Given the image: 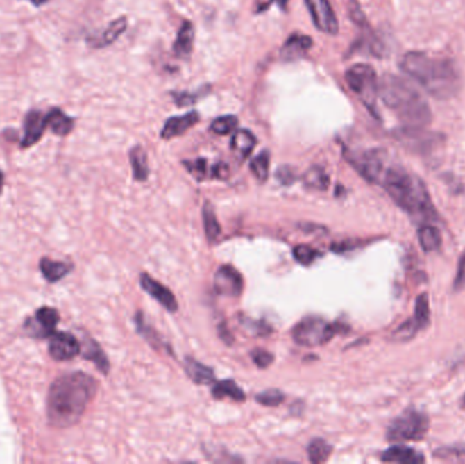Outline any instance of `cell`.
Masks as SVG:
<instances>
[{"label": "cell", "mask_w": 465, "mask_h": 464, "mask_svg": "<svg viewBox=\"0 0 465 464\" xmlns=\"http://www.w3.org/2000/svg\"><path fill=\"white\" fill-rule=\"evenodd\" d=\"M140 286L150 297H153L158 304H161L170 313L177 312L178 309L177 299L170 292V289H167V286H164L161 282H158L149 274L143 272L140 275Z\"/></svg>", "instance_id": "cell-14"}, {"label": "cell", "mask_w": 465, "mask_h": 464, "mask_svg": "<svg viewBox=\"0 0 465 464\" xmlns=\"http://www.w3.org/2000/svg\"><path fill=\"white\" fill-rule=\"evenodd\" d=\"M272 3H275V0H256L255 13H256V14L264 13V11H267V10L271 7Z\"/></svg>", "instance_id": "cell-46"}, {"label": "cell", "mask_w": 465, "mask_h": 464, "mask_svg": "<svg viewBox=\"0 0 465 464\" xmlns=\"http://www.w3.org/2000/svg\"><path fill=\"white\" fill-rule=\"evenodd\" d=\"M135 323H136V327H137L139 333L143 335L144 339H146L151 346H154L155 349H160V347L162 346V342H161V339L158 338V335L154 332L153 329H150V327L146 324V322L143 320V317H142L140 313L136 315V317H135Z\"/></svg>", "instance_id": "cell-36"}, {"label": "cell", "mask_w": 465, "mask_h": 464, "mask_svg": "<svg viewBox=\"0 0 465 464\" xmlns=\"http://www.w3.org/2000/svg\"><path fill=\"white\" fill-rule=\"evenodd\" d=\"M214 289L218 295L238 297L244 290V278L232 265H221L214 275Z\"/></svg>", "instance_id": "cell-11"}, {"label": "cell", "mask_w": 465, "mask_h": 464, "mask_svg": "<svg viewBox=\"0 0 465 464\" xmlns=\"http://www.w3.org/2000/svg\"><path fill=\"white\" fill-rule=\"evenodd\" d=\"M465 286V252L459 262V271H457V276L455 281V289L460 290Z\"/></svg>", "instance_id": "cell-43"}, {"label": "cell", "mask_w": 465, "mask_h": 464, "mask_svg": "<svg viewBox=\"0 0 465 464\" xmlns=\"http://www.w3.org/2000/svg\"><path fill=\"white\" fill-rule=\"evenodd\" d=\"M269 163H271V156L269 151H262L257 157H255L251 163V172L256 177L257 181L266 183L269 174Z\"/></svg>", "instance_id": "cell-32"}, {"label": "cell", "mask_w": 465, "mask_h": 464, "mask_svg": "<svg viewBox=\"0 0 465 464\" xmlns=\"http://www.w3.org/2000/svg\"><path fill=\"white\" fill-rule=\"evenodd\" d=\"M255 146H256V136L251 133L249 130H239V131H237V133L232 135V153L239 160H246L248 156L255 149Z\"/></svg>", "instance_id": "cell-21"}, {"label": "cell", "mask_w": 465, "mask_h": 464, "mask_svg": "<svg viewBox=\"0 0 465 464\" xmlns=\"http://www.w3.org/2000/svg\"><path fill=\"white\" fill-rule=\"evenodd\" d=\"M31 4H33L34 7H42L44 4L49 3L51 0H28Z\"/></svg>", "instance_id": "cell-47"}, {"label": "cell", "mask_w": 465, "mask_h": 464, "mask_svg": "<svg viewBox=\"0 0 465 464\" xmlns=\"http://www.w3.org/2000/svg\"><path fill=\"white\" fill-rule=\"evenodd\" d=\"M203 225L207 240L210 242H214L221 235V225L212 206L208 201L203 206Z\"/></svg>", "instance_id": "cell-29"}, {"label": "cell", "mask_w": 465, "mask_h": 464, "mask_svg": "<svg viewBox=\"0 0 465 464\" xmlns=\"http://www.w3.org/2000/svg\"><path fill=\"white\" fill-rule=\"evenodd\" d=\"M184 370L187 376L199 386H207L211 383H215V374L214 370L208 366L199 363L198 360L192 357H187L184 361Z\"/></svg>", "instance_id": "cell-20"}, {"label": "cell", "mask_w": 465, "mask_h": 464, "mask_svg": "<svg viewBox=\"0 0 465 464\" xmlns=\"http://www.w3.org/2000/svg\"><path fill=\"white\" fill-rule=\"evenodd\" d=\"M418 238H419L422 249L426 252H432V251L439 249L442 244L441 232L434 225H422L418 231Z\"/></svg>", "instance_id": "cell-24"}, {"label": "cell", "mask_w": 465, "mask_h": 464, "mask_svg": "<svg viewBox=\"0 0 465 464\" xmlns=\"http://www.w3.org/2000/svg\"><path fill=\"white\" fill-rule=\"evenodd\" d=\"M332 447L323 438H313L307 445V458L312 463H324L330 459Z\"/></svg>", "instance_id": "cell-28"}, {"label": "cell", "mask_w": 465, "mask_h": 464, "mask_svg": "<svg viewBox=\"0 0 465 464\" xmlns=\"http://www.w3.org/2000/svg\"><path fill=\"white\" fill-rule=\"evenodd\" d=\"M3 185H4V174H3V172L0 170V194H1V191H3Z\"/></svg>", "instance_id": "cell-49"}, {"label": "cell", "mask_w": 465, "mask_h": 464, "mask_svg": "<svg viewBox=\"0 0 465 464\" xmlns=\"http://www.w3.org/2000/svg\"><path fill=\"white\" fill-rule=\"evenodd\" d=\"M276 177H278V180H279L283 185H290V184H293V183L296 181V179H297L294 169L290 167V166H282V167H279V170H278V173H276Z\"/></svg>", "instance_id": "cell-41"}, {"label": "cell", "mask_w": 465, "mask_h": 464, "mask_svg": "<svg viewBox=\"0 0 465 464\" xmlns=\"http://www.w3.org/2000/svg\"><path fill=\"white\" fill-rule=\"evenodd\" d=\"M212 397L215 399L229 398L234 401H244L245 392L232 380H222L212 387Z\"/></svg>", "instance_id": "cell-26"}, {"label": "cell", "mask_w": 465, "mask_h": 464, "mask_svg": "<svg viewBox=\"0 0 465 464\" xmlns=\"http://www.w3.org/2000/svg\"><path fill=\"white\" fill-rule=\"evenodd\" d=\"M48 129L46 112L41 109H29L24 116L22 123V136L19 139V147L28 149L41 140Z\"/></svg>", "instance_id": "cell-9"}, {"label": "cell", "mask_w": 465, "mask_h": 464, "mask_svg": "<svg viewBox=\"0 0 465 464\" xmlns=\"http://www.w3.org/2000/svg\"><path fill=\"white\" fill-rule=\"evenodd\" d=\"M237 124H238V119L235 116H232V115L221 116L211 123L210 130L217 135H228L235 130Z\"/></svg>", "instance_id": "cell-35"}, {"label": "cell", "mask_w": 465, "mask_h": 464, "mask_svg": "<svg viewBox=\"0 0 465 464\" xmlns=\"http://www.w3.org/2000/svg\"><path fill=\"white\" fill-rule=\"evenodd\" d=\"M256 400L267 407H276L285 401V395L279 390H267L257 394Z\"/></svg>", "instance_id": "cell-37"}, {"label": "cell", "mask_w": 465, "mask_h": 464, "mask_svg": "<svg viewBox=\"0 0 465 464\" xmlns=\"http://www.w3.org/2000/svg\"><path fill=\"white\" fill-rule=\"evenodd\" d=\"M251 358H252V361L255 363V365L257 367H260V369L268 367L269 365L273 363V356L269 351L263 350V349H255L251 353Z\"/></svg>", "instance_id": "cell-39"}, {"label": "cell", "mask_w": 465, "mask_h": 464, "mask_svg": "<svg viewBox=\"0 0 465 464\" xmlns=\"http://www.w3.org/2000/svg\"><path fill=\"white\" fill-rule=\"evenodd\" d=\"M414 322L418 326L419 330L426 329L430 323V304H429V296L428 293H423L418 296L415 302V315Z\"/></svg>", "instance_id": "cell-30"}, {"label": "cell", "mask_w": 465, "mask_h": 464, "mask_svg": "<svg viewBox=\"0 0 465 464\" xmlns=\"http://www.w3.org/2000/svg\"><path fill=\"white\" fill-rule=\"evenodd\" d=\"M184 165L187 170L198 180H203L207 174V161L204 158H198L195 161H185Z\"/></svg>", "instance_id": "cell-38"}, {"label": "cell", "mask_w": 465, "mask_h": 464, "mask_svg": "<svg viewBox=\"0 0 465 464\" xmlns=\"http://www.w3.org/2000/svg\"><path fill=\"white\" fill-rule=\"evenodd\" d=\"M229 174V167L226 164H217L212 167V176L218 179H226Z\"/></svg>", "instance_id": "cell-45"}, {"label": "cell", "mask_w": 465, "mask_h": 464, "mask_svg": "<svg viewBox=\"0 0 465 464\" xmlns=\"http://www.w3.org/2000/svg\"><path fill=\"white\" fill-rule=\"evenodd\" d=\"M58 322H59L58 310L49 306H44L35 312L33 319L26 322L25 329L32 336L46 338L53 333Z\"/></svg>", "instance_id": "cell-13"}, {"label": "cell", "mask_w": 465, "mask_h": 464, "mask_svg": "<svg viewBox=\"0 0 465 464\" xmlns=\"http://www.w3.org/2000/svg\"><path fill=\"white\" fill-rule=\"evenodd\" d=\"M316 28L327 34H337L339 22L330 0H305Z\"/></svg>", "instance_id": "cell-10"}, {"label": "cell", "mask_w": 465, "mask_h": 464, "mask_svg": "<svg viewBox=\"0 0 465 464\" xmlns=\"http://www.w3.org/2000/svg\"><path fill=\"white\" fill-rule=\"evenodd\" d=\"M127 25H128V24H127V18H126V17L117 18V19H115L113 22L109 24V26L103 31V33L101 34V37L99 40L89 41V44H92V47H94V48L108 47V45H110L112 42H115L121 34L126 32Z\"/></svg>", "instance_id": "cell-22"}, {"label": "cell", "mask_w": 465, "mask_h": 464, "mask_svg": "<svg viewBox=\"0 0 465 464\" xmlns=\"http://www.w3.org/2000/svg\"><path fill=\"white\" fill-rule=\"evenodd\" d=\"M312 45H313V40L309 35L301 33L291 34L285 41L280 49V56L283 60H287V62L297 60L299 58L306 55V52L312 48Z\"/></svg>", "instance_id": "cell-15"}, {"label": "cell", "mask_w": 465, "mask_h": 464, "mask_svg": "<svg viewBox=\"0 0 465 464\" xmlns=\"http://www.w3.org/2000/svg\"><path fill=\"white\" fill-rule=\"evenodd\" d=\"M48 117V129L56 136H68L75 129V119L68 116L66 112L59 108L53 106L46 112Z\"/></svg>", "instance_id": "cell-17"}, {"label": "cell", "mask_w": 465, "mask_h": 464, "mask_svg": "<svg viewBox=\"0 0 465 464\" xmlns=\"http://www.w3.org/2000/svg\"><path fill=\"white\" fill-rule=\"evenodd\" d=\"M40 267H41V272L44 274V276L46 278L48 282L60 281L72 270V265H67L63 262H53V260H49L46 258H44L40 262Z\"/></svg>", "instance_id": "cell-27"}, {"label": "cell", "mask_w": 465, "mask_h": 464, "mask_svg": "<svg viewBox=\"0 0 465 464\" xmlns=\"http://www.w3.org/2000/svg\"><path fill=\"white\" fill-rule=\"evenodd\" d=\"M380 184L394 201L414 219L429 221L437 217L425 183L401 166L385 167Z\"/></svg>", "instance_id": "cell-3"}, {"label": "cell", "mask_w": 465, "mask_h": 464, "mask_svg": "<svg viewBox=\"0 0 465 464\" xmlns=\"http://www.w3.org/2000/svg\"><path fill=\"white\" fill-rule=\"evenodd\" d=\"M378 96L394 110L407 129L421 130L432 122L426 100L408 82L395 75H384L378 82Z\"/></svg>", "instance_id": "cell-4"}, {"label": "cell", "mask_w": 465, "mask_h": 464, "mask_svg": "<svg viewBox=\"0 0 465 464\" xmlns=\"http://www.w3.org/2000/svg\"><path fill=\"white\" fill-rule=\"evenodd\" d=\"M305 187L316 191H326L330 185V176L321 166H312L302 176Z\"/></svg>", "instance_id": "cell-23"}, {"label": "cell", "mask_w": 465, "mask_h": 464, "mask_svg": "<svg viewBox=\"0 0 465 464\" xmlns=\"http://www.w3.org/2000/svg\"><path fill=\"white\" fill-rule=\"evenodd\" d=\"M199 122V113L198 112H189L183 116H174L167 120L161 136L164 139H171L178 135H183L189 129H192Z\"/></svg>", "instance_id": "cell-16"}, {"label": "cell", "mask_w": 465, "mask_h": 464, "mask_svg": "<svg viewBox=\"0 0 465 464\" xmlns=\"http://www.w3.org/2000/svg\"><path fill=\"white\" fill-rule=\"evenodd\" d=\"M347 160L370 183H380L385 170V156L380 150H367L362 153H350Z\"/></svg>", "instance_id": "cell-8"}, {"label": "cell", "mask_w": 465, "mask_h": 464, "mask_svg": "<svg viewBox=\"0 0 465 464\" xmlns=\"http://www.w3.org/2000/svg\"><path fill=\"white\" fill-rule=\"evenodd\" d=\"M343 331V324L330 323L320 316H306L293 329L294 342L303 347H316L328 343L335 335Z\"/></svg>", "instance_id": "cell-5"}, {"label": "cell", "mask_w": 465, "mask_h": 464, "mask_svg": "<svg viewBox=\"0 0 465 464\" xmlns=\"http://www.w3.org/2000/svg\"><path fill=\"white\" fill-rule=\"evenodd\" d=\"M381 461L391 463L416 464L423 463L426 459L423 455L409 447L394 445L381 455Z\"/></svg>", "instance_id": "cell-18"}, {"label": "cell", "mask_w": 465, "mask_h": 464, "mask_svg": "<svg viewBox=\"0 0 465 464\" xmlns=\"http://www.w3.org/2000/svg\"><path fill=\"white\" fill-rule=\"evenodd\" d=\"M194 102H196V97L189 94V93L176 94V103L180 105V106H185V105H189V103H194Z\"/></svg>", "instance_id": "cell-44"}, {"label": "cell", "mask_w": 465, "mask_h": 464, "mask_svg": "<svg viewBox=\"0 0 465 464\" xmlns=\"http://www.w3.org/2000/svg\"><path fill=\"white\" fill-rule=\"evenodd\" d=\"M194 40H195V28L192 22H184L177 33L176 41L173 44V52L177 58L187 59L191 56L194 49Z\"/></svg>", "instance_id": "cell-19"}, {"label": "cell", "mask_w": 465, "mask_h": 464, "mask_svg": "<svg viewBox=\"0 0 465 464\" xmlns=\"http://www.w3.org/2000/svg\"><path fill=\"white\" fill-rule=\"evenodd\" d=\"M97 387V381L83 372H72L55 380L46 400L49 424L60 429L78 424L94 398Z\"/></svg>", "instance_id": "cell-1"}, {"label": "cell", "mask_w": 465, "mask_h": 464, "mask_svg": "<svg viewBox=\"0 0 465 464\" xmlns=\"http://www.w3.org/2000/svg\"><path fill=\"white\" fill-rule=\"evenodd\" d=\"M83 357L97 365V367L100 369L102 373L109 372V361L105 356V353L102 351V349L99 346V343H96L94 340L87 342V345L85 346V350H83Z\"/></svg>", "instance_id": "cell-31"}, {"label": "cell", "mask_w": 465, "mask_h": 464, "mask_svg": "<svg viewBox=\"0 0 465 464\" xmlns=\"http://www.w3.org/2000/svg\"><path fill=\"white\" fill-rule=\"evenodd\" d=\"M434 456L448 462H463L465 463V444L442 447L434 452Z\"/></svg>", "instance_id": "cell-33"}, {"label": "cell", "mask_w": 465, "mask_h": 464, "mask_svg": "<svg viewBox=\"0 0 465 464\" xmlns=\"http://www.w3.org/2000/svg\"><path fill=\"white\" fill-rule=\"evenodd\" d=\"M130 163L133 166V179L136 181H146L149 177L147 154L140 146H135L130 151Z\"/></svg>", "instance_id": "cell-25"}, {"label": "cell", "mask_w": 465, "mask_h": 464, "mask_svg": "<svg viewBox=\"0 0 465 464\" xmlns=\"http://www.w3.org/2000/svg\"><path fill=\"white\" fill-rule=\"evenodd\" d=\"M279 6H280V8H286V6H287V1L289 0H275Z\"/></svg>", "instance_id": "cell-48"}, {"label": "cell", "mask_w": 465, "mask_h": 464, "mask_svg": "<svg viewBox=\"0 0 465 464\" xmlns=\"http://www.w3.org/2000/svg\"><path fill=\"white\" fill-rule=\"evenodd\" d=\"M49 354L56 361H68L81 353L78 339L68 332H56L49 340Z\"/></svg>", "instance_id": "cell-12"}, {"label": "cell", "mask_w": 465, "mask_h": 464, "mask_svg": "<svg viewBox=\"0 0 465 464\" xmlns=\"http://www.w3.org/2000/svg\"><path fill=\"white\" fill-rule=\"evenodd\" d=\"M346 82L350 89L361 99L366 108L375 112V102L378 97V81L373 67L355 65L347 69Z\"/></svg>", "instance_id": "cell-7"}, {"label": "cell", "mask_w": 465, "mask_h": 464, "mask_svg": "<svg viewBox=\"0 0 465 464\" xmlns=\"http://www.w3.org/2000/svg\"><path fill=\"white\" fill-rule=\"evenodd\" d=\"M293 256H294L296 262H298L299 265H310L314 260H317L320 258V251H317L316 248H313L310 245L301 244V245L294 247Z\"/></svg>", "instance_id": "cell-34"}, {"label": "cell", "mask_w": 465, "mask_h": 464, "mask_svg": "<svg viewBox=\"0 0 465 464\" xmlns=\"http://www.w3.org/2000/svg\"><path fill=\"white\" fill-rule=\"evenodd\" d=\"M429 425V417L425 413L408 408L391 422L387 438L394 442L422 440L428 434Z\"/></svg>", "instance_id": "cell-6"}, {"label": "cell", "mask_w": 465, "mask_h": 464, "mask_svg": "<svg viewBox=\"0 0 465 464\" xmlns=\"http://www.w3.org/2000/svg\"><path fill=\"white\" fill-rule=\"evenodd\" d=\"M348 10H350V17H351V19H353L360 28H362V29H369V25H367V21H366L365 14L362 13L360 4H358L355 0H351V1H350V7H348Z\"/></svg>", "instance_id": "cell-40"}, {"label": "cell", "mask_w": 465, "mask_h": 464, "mask_svg": "<svg viewBox=\"0 0 465 464\" xmlns=\"http://www.w3.org/2000/svg\"><path fill=\"white\" fill-rule=\"evenodd\" d=\"M400 67L435 99H450L460 89L459 72L448 59L432 58L423 52H408L403 56Z\"/></svg>", "instance_id": "cell-2"}, {"label": "cell", "mask_w": 465, "mask_h": 464, "mask_svg": "<svg viewBox=\"0 0 465 464\" xmlns=\"http://www.w3.org/2000/svg\"><path fill=\"white\" fill-rule=\"evenodd\" d=\"M241 324H242V327H245V329H248V327H252V330L251 331L252 332H256L255 335H257V333H260V335H267V332H269V330L267 329L266 327H263V324L262 323H259V322H253V320H251V319H242V322H241Z\"/></svg>", "instance_id": "cell-42"}]
</instances>
